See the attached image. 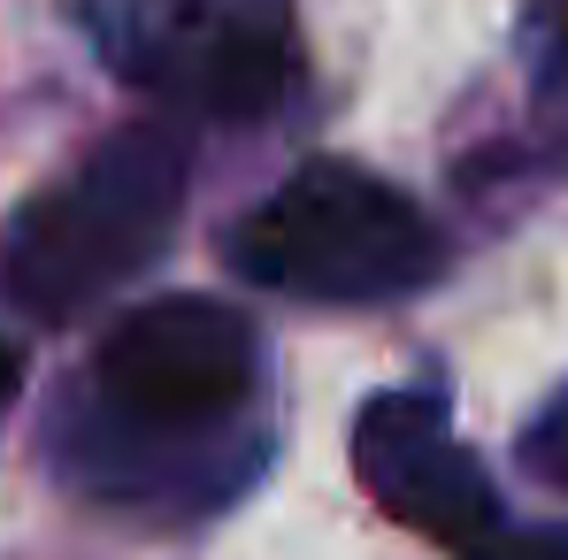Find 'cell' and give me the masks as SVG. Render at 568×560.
<instances>
[{
	"mask_svg": "<svg viewBox=\"0 0 568 560\" xmlns=\"http://www.w3.org/2000/svg\"><path fill=\"white\" fill-rule=\"evenodd\" d=\"M523 468L538 476V483H554V491H568V391L523 430Z\"/></svg>",
	"mask_w": 568,
	"mask_h": 560,
	"instance_id": "cell-6",
	"label": "cell"
},
{
	"mask_svg": "<svg viewBox=\"0 0 568 560\" xmlns=\"http://www.w3.org/2000/svg\"><path fill=\"white\" fill-rule=\"evenodd\" d=\"M16 391H23V354L0 338V422H8V407H16Z\"/></svg>",
	"mask_w": 568,
	"mask_h": 560,
	"instance_id": "cell-8",
	"label": "cell"
},
{
	"mask_svg": "<svg viewBox=\"0 0 568 560\" xmlns=\"http://www.w3.org/2000/svg\"><path fill=\"white\" fill-rule=\"evenodd\" d=\"M185 215V146L162 123H131L16 207L0 231V292L31 323H78L115 299L154 254L178 238Z\"/></svg>",
	"mask_w": 568,
	"mask_h": 560,
	"instance_id": "cell-2",
	"label": "cell"
},
{
	"mask_svg": "<svg viewBox=\"0 0 568 560\" xmlns=\"http://www.w3.org/2000/svg\"><path fill=\"white\" fill-rule=\"evenodd\" d=\"M262 399V338L239 307L170 292L131 307L85 362L78 399L54 422V461L93 499H231L262 446L246 415Z\"/></svg>",
	"mask_w": 568,
	"mask_h": 560,
	"instance_id": "cell-1",
	"label": "cell"
},
{
	"mask_svg": "<svg viewBox=\"0 0 568 560\" xmlns=\"http://www.w3.org/2000/svg\"><path fill=\"white\" fill-rule=\"evenodd\" d=\"M231 269L284 299L377 307L438 277L446 238L399 185L354 162H307L231 231Z\"/></svg>",
	"mask_w": 568,
	"mask_h": 560,
	"instance_id": "cell-3",
	"label": "cell"
},
{
	"mask_svg": "<svg viewBox=\"0 0 568 560\" xmlns=\"http://www.w3.org/2000/svg\"><path fill=\"white\" fill-rule=\"evenodd\" d=\"M85 39L192 123H262L300 85L292 0H85Z\"/></svg>",
	"mask_w": 568,
	"mask_h": 560,
	"instance_id": "cell-4",
	"label": "cell"
},
{
	"mask_svg": "<svg viewBox=\"0 0 568 560\" xmlns=\"http://www.w3.org/2000/svg\"><path fill=\"white\" fill-rule=\"evenodd\" d=\"M354 476L392 522H407L415 538H430V546H446L462 560H476L507 530L499 491H491L484 461L462 446L454 399L438 384L377 391L354 415Z\"/></svg>",
	"mask_w": 568,
	"mask_h": 560,
	"instance_id": "cell-5",
	"label": "cell"
},
{
	"mask_svg": "<svg viewBox=\"0 0 568 560\" xmlns=\"http://www.w3.org/2000/svg\"><path fill=\"white\" fill-rule=\"evenodd\" d=\"M561 78H568V39H561Z\"/></svg>",
	"mask_w": 568,
	"mask_h": 560,
	"instance_id": "cell-9",
	"label": "cell"
},
{
	"mask_svg": "<svg viewBox=\"0 0 568 560\" xmlns=\"http://www.w3.org/2000/svg\"><path fill=\"white\" fill-rule=\"evenodd\" d=\"M476 560H568V530L546 522V530H499Z\"/></svg>",
	"mask_w": 568,
	"mask_h": 560,
	"instance_id": "cell-7",
	"label": "cell"
}]
</instances>
